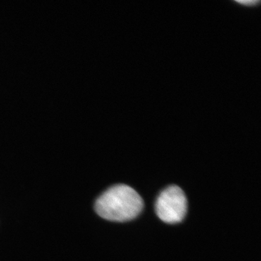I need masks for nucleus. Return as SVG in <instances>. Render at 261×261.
Here are the masks:
<instances>
[{"label":"nucleus","mask_w":261,"mask_h":261,"mask_svg":"<svg viewBox=\"0 0 261 261\" xmlns=\"http://www.w3.org/2000/svg\"><path fill=\"white\" fill-rule=\"evenodd\" d=\"M142 197L133 188L125 185H115L99 196L95 211L103 219L123 222L135 219L143 210Z\"/></svg>","instance_id":"1"},{"label":"nucleus","mask_w":261,"mask_h":261,"mask_svg":"<svg viewBox=\"0 0 261 261\" xmlns=\"http://www.w3.org/2000/svg\"><path fill=\"white\" fill-rule=\"evenodd\" d=\"M156 214L166 224L181 222L187 211V200L183 190L178 186H171L163 190L155 204Z\"/></svg>","instance_id":"2"},{"label":"nucleus","mask_w":261,"mask_h":261,"mask_svg":"<svg viewBox=\"0 0 261 261\" xmlns=\"http://www.w3.org/2000/svg\"><path fill=\"white\" fill-rule=\"evenodd\" d=\"M239 3H242V4L246 5L250 4V5H255L257 3H259V1H253V0H250V1H239Z\"/></svg>","instance_id":"3"}]
</instances>
